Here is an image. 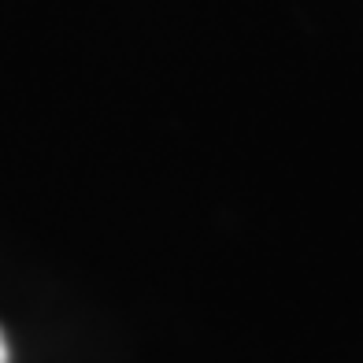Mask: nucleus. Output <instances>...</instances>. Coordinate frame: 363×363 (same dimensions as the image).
<instances>
[{"label":"nucleus","mask_w":363,"mask_h":363,"mask_svg":"<svg viewBox=\"0 0 363 363\" xmlns=\"http://www.w3.org/2000/svg\"><path fill=\"white\" fill-rule=\"evenodd\" d=\"M0 363H8V341H4V330H0Z\"/></svg>","instance_id":"f257e3e1"}]
</instances>
